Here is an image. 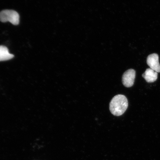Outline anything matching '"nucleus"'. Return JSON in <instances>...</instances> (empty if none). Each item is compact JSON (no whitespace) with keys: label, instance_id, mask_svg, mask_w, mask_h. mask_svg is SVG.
Wrapping results in <instances>:
<instances>
[{"label":"nucleus","instance_id":"f257e3e1","mask_svg":"<svg viewBox=\"0 0 160 160\" xmlns=\"http://www.w3.org/2000/svg\"><path fill=\"white\" fill-rule=\"evenodd\" d=\"M128 101L125 96L118 95L111 100L109 104V109L111 113L114 116L122 115L128 108Z\"/></svg>","mask_w":160,"mask_h":160},{"label":"nucleus","instance_id":"f03ea898","mask_svg":"<svg viewBox=\"0 0 160 160\" xmlns=\"http://www.w3.org/2000/svg\"><path fill=\"white\" fill-rule=\"evenodd\" d=\"M0 21L2 22H9L14 25H18L19 22V15L13 10H3L0 12Z\"/></svg>","mask_w":160,"mask_h":160},{"label":"nucleus","instance_id":"7ed1b4c3","mask_svg":"<svg viewBox=\"0 0 160 160\" xmlns=\"http://www.w3.org/2000/svg\"><path fill=\"white\" fill-rule=\"evenodd\" d=\"M136 77V71L133 69H129L126 71L122 76V81L124 86L127 88L133 86Z\"/></svg>","mask_w":160,"mask_h":160},{"label":"nucleus","instance_id":"20e7f679","mask_svg":"<svg viewBox=\"0 0 160 160\" xmlns=\"http://www.w3.org/2000/svg\"><path fill=\"white\" fill-rule=\"evenodd\" d=\"M159 56L157 53H153L148 56L147 63L150 68L157 72H160V64L159 61Z\"/></svg>","mask_w":160,"mask_h":160},{"label":"nucleus","instance_id":"39448f33","mask_svg":"<svg viewBox=\"0 0 160 160\" xmlns=\"http://www.w3.org/2000/svg\"><path fill=\"white\" fill-rule=\"evenodd\" d=\"M158 72L151 68H148L142 76L148 83H153L158 79Z\"/></svg>","mask_w":160,"mask_h":160},{"label":"nucleus","instance_id":"423d86ee","mask_svg":"<svg viewBox=\"0 0 160 160\" xmlns=\"http://www.w3.org/2000/svg\"><path fill=\"white\" fill-rule=\"evenodd\" d=\"M13 57L14 55L9 53L7 47L0 46V61H8Z\"/></svg>","mask_w":160,"mask_h":160}]
</instances>
